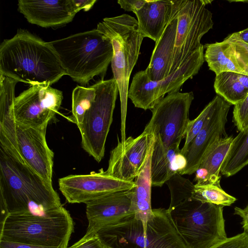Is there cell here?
I'll list each match as a JSON object with an SVG mask.
<instances>
[{"instance_id": "6da1fadb", "label": "cell", "mask_w": 248, "mask_h": 248, "mask_svg": "<svg viewBox=\"0 0 248 248\" xmlns=\"http://www.w3.org/2000/svg\"><path fill=\"white\" fill-rule=\"evenodd\" d=\"M0 226L10 214L62 206L58 194L24 161L18 151L0 143Z\"/></svg>"}, {"instance_id": "7a4b0ae2", "label": "cell", "mask_w": 248, "mask_h": 248, "mask_svg": "<svg viewBox=\"0 0 248 248\" xmlns=\"http://www.w3.org/2000/svg\"><path fill=\"white\" fill-rule=\"evenodd\" d=\"M0 75L31 86H49L66 73L50 42L19 29L0 44Z\"/></svg>"}, {"instance_id": "3957f363", "label": "cell", "mask_w": 248, "mask_h": 248, "mask_svg": "<svg viewBox=\"0 0 248 248\" xmlns=\"http://www.w3.org/2000/svg\"><path fill=\"white\" fill-rule=\"evenodd\" d=\"M66 73L85 86L95 76L104 80L113 55L110 40L97 29L50 42Z\"/></svg>"}, {"instance_id": "277c9868", "label": "cell", "mask_w": 248, "mask_h": 248, "mask_svg": "<svg viewBox=\"0 0 248 248\" xmlns=\"http://www.w3.org/2000/svg\"><path fill=\"white\" fill-rule=\"evenodd\" d=\"M146 223L134 216L106 226L96 232L110 248H187L168 209H153Z\"/></svg>"}, {"instance_id": "5b68a950", "label": "cell", "mask_w": 248, "mask_h": 248, "mask_svg": "<svg viewBox=\"0 0 248 248\" xmlns=\"http://www.w3.org/2000/svg\"><path fill=\"white\" fill-rule=\"evenodd\" d=\"M74 224L62 206L44 211L10 214L0 228V240L57 248H67Z\"/></svg>"}, {"instance_id": "8992f818", "label": "cell", "mask_w": 248, "mask_h": 248, "mask_svg": "<svg viewBox=\"0 0 248 248\" xmlns=\"http://www.w3.org/2000/svg\"><path fill=\"white\" fill-rule=\"evenodd\" d=\"M111 41L113 55L111 62L113 76L118 84L121 102V141L126 140L125 122L129 78L138 59L144 37L137 19L128 14L106 17L96 28Z\"/></svg>"}, {"instance_id": "52a82bcc", "label": "cell", "mask_w": 248, "mask_h": 248, "mask_svg": "<svg viewBox=\"0 0 248 248\" xmlns=\"http://www.w3.org/2000/svg\"><path fill=\"white\" fill-rule=\"evenodd\" d=\"M223 207L190 198L168 210L187 248H210L227 237Z\"/></svg>"}, {"instance_id": "ba28073f", "label": "cell", "mask_w": 248, "mask_h": 248, "mask_svg": "<svg viewBox=\"0 0 248 248\" xmlns=\"http://www.w3.org/2000/svg\"><path fill=\"white\" fill-rule=\"evenodd\" d=\"M93 85L96 91L94 100L78 127L81 134L82 148L100 162L105 155L119 89L114 78L100 80Z\"/></svg>"}, {"instance_id": "9c48e42d", "label": "cell", "mask_w": 248, "mask_h": 248, "mask_svg": "<svg viewBox=\"0 0 248 248\" xmlns=\"http://www.w3.org/2000/svg\"><path fill=\"white\" fill-rule=\"evenodd\" d=\"M204 49L203 46L162 80H151L145 70L136 73L128 89V98L135 107L151 110L166 94L179 92L185 81L198 73L204 61Z\"/></svg>"}, {"instance_id": "30bf717a", "label": "cell", "mask_w": 248, "mask_h": 248, "mask_svg": "<svg viewBox=\"0 0 248 248\" xmlns=\"http://www.w3.org/2000/svg\"><path fill=\"white\" fill-rule=\"evenodd\" d=\"M212 1L184 0L177 14L176 38L169 76L203 46L201 40L214 25L212 14L206 8Z\"/></svg>"}, {"instance_id": "8fae6325", "label": "cell", "mask_w": 248, "mask_h": 248, "mask_svg": "<svg viewBox=\"0 0 248 248\" xmlns=\"http://www.w3.org/2000/svg\"><path fill=\"white\" fill-rule=\"evenodd\" d=\"M193 99L192 92L168 94L151 110V118L144 131L152 134L166 149L180 145L190 121Z\"/></svg>"}, {"instance_id": "7c38bea8", "label": "cell", "mask_w": 248, "mask_h": 248, "mask_svg": "<svg viewBox=\"0 0 248 248\" xmlns=\"http://www.w3.org/2000/svg\"><path fill=\"white\" fill-rule=\"evenodd\" d=\"M62 99V92L50 86H31L15 97L9 115L22 125L36 128L47 126L58 112Z\"/></svg>"}, {"instance_id": "4fadbf2b", "label": "cell", "mask_w": 248, "mask_h": 248, "mask_svg": "<svg viewBox=\"0 0 248 248\" xmlns=\"http://www.w3.org/2000/svg\"><path fill=\"white\" fill-rule=\"evenodd\" d=\"M14 137L7 138L25 163L48 185H52L54 153L46 140L47 126L36 128L14 120Z\"/></svg>"}, {"instance_id": "5bb4252c", "label": "cell", "mask_w": 248, "mask_h": 248, "mask_svg": "<svg viewBox=\"0 0 248 248\" xmlns=\"http://www.w3.org/2000/svg\"><path fill=\"white\" fill-rule=\"evenodd\" d=\"M59 189L71 203H86L107 194L132 189L134 181H124L106 174L103 170L89 174L70 175L59 180Z\"/></svg>"}, {"instance_id": "9a60e30c", "label": "cell", "mask_w": 248, "mask_h": 248, "mask_svg": "<svg viewBox=\"0 0 248 248\" xmlns=\"http://www.w3.org/2000/svg\"><path fill=\"white\" fill-rule=\"evenodd\" d=\"M153 141V135L145 131L136 138L128 137L124 143L118 138L117 144L110 152L108 167L104 172L123 181H134Z\"/></svg>"}, {"instance_id": "2e32d148", "label": "cell", "mask_w": 248, "mask_h": 248, "mask_svg": "<svg viewBox=\"0 0 248 248\" xmlns=\"http://www.w3.org/2000/svg\"><path fill=\"white\" fill-rule=\"evenodd\" d=\"M132 189L109 193L86 203L88 225L85 235L96 233L106 226L134 216L131 209Z\"/></svg>"}, {"instance_id": "e0dca14e", "label": "cell", "mask_w": 248, "mask_h": 248, "mask_svg": "<svg viewBox=\"0 0 248 248\" xmlns=\"http://www.w3.org/2000/svg\"><path fill=\"white\" fill-rule=\"evenodd\" d=\"M231 105L221 97L209 120L189 145L184 155L186 165L180 174L195 173L208 149L217 140L228 136L225 126Z\"/></svg>"}, {"instance_id": "ac0fdd59", "label": "cell", "mask_w": 248, "mask_h": 248, "mask_svg": "<svg viewBox=\"0 0 248 248\" xmlns=\"http://www.w3.org/2000/svg\"><path fill=\"white\" fill-rule=\"evenodd\" d=\"M17 6L18 11L29 23L43 28L65 26L77 13L71 0H19Z\"/></svg>"}, {"instance_id": "d6986e66", "label": "cell", "mask_w": 248, "mask_h": 248, "mask_svg": "<svg viewBox=\"0 0 248 248\" xmlns=\"http://www.w3.org/2000/svg\"><path fill=\"white\" fill-rule=\"evenodd\" d=\"M184 0H146L135 15L144 37L156 42L170 21L177 14Z\"/></svg>"}, {"instance_id": "ffe728a7", "label": "cell", "mask_w": 248, "mask_h": 248, "mask_svg": "<svg viewBox=\"0 0 248 248\" xmlns=\"http://www.w3.org/2000/svg\"><path fill=\"white\" fill-rule=\"evenodd\" d=\"M151 155V175L152 186H162L186 166V160L181 153L179 145L166 149L154 136Z\"/></svg>"}, {"instance_id": "44dd1931", "label": "cell", "mask_w": 248, "mask_h": 248, "mask_svg": "<svg viewBox=\"0 0 248 248\" xmlns=\"http://www.w3.org/2000/svg\"><path fill=\"white\" fill-rule=\"evenodd\" d=\"M177 22V14L167 25L159 39L155 42L150 61L145 69L149 78L153 81H159L169 76L172 62Z\"/></svg>"}, {"instance_id": "7402d4cb", "label": "cell", "mask_w": 248, "mask_h": 248, "mask_svg": "<svg viewBox=\"0 0 248 248\" xmlns=\"http://www.w3.org/2000/svg\"><path fill=\"white\" fill-rule=\"evenodd\" d=\"M154 141L151 145L145 161L135 178V186L132 189L131 211L135 219L146 223L152 218L154 213L151 207L152 181L151 155Z\"/></svg>"}, {"instance_id": "603a6c76", "label": "cell", "mask_w": 248, "mask_h": 248, "mask_svg": "<svg viewBox=\"0 0 248 248\" xmlns=\"http://www.w3.org/2000/svg\"><path fill=\"white\" fill-rule=\"evenodd\" d=\"M233 138H223L207 151L195 172L196 184L220 185V169Z\"/></svg>"}, {"instance_id": "cb8c5ba5", "label": "cell", "mask_w": 248, "mask_h": 248, "mask_svg": "<svg viewBox=\"0 0 248 248\" xmlns=\"http://www.w3.org/2000/svg\"><path fill=\"white\" fill-rule=\"evenodd\" d=\"M204 54L209 68L216 75L224 72H233L244 74L233 58L231 43L227 39L220 42L207 44Z\"/></svg>"}, {"instance_id": "d4e9b609", "label": "cell", "mask_w": 248, "mask_h": 248, "mask_svg": "<svg viewBox=\"0 0 248 248\" xmlns=\"http://www.w3.org/2000/svg\"><path fill=\"white\" fill-rule=\"evenodd\" d=\"M248 165V127L233 138L222 164L220 172L226 177H230Z\"/></svg>"}, {"instance_id": "484cf974", "label": "cell", "mask_w": 248, "mask_h": 248, "mask_svg": "<svg viewBox=\"0 0 248 248\" xmlns=\"http://www.w3.org/2000/svg\"><path fill=\"white\" fill-rule=\"evenodd\" d=\"M237 73L224 72L216 75L214 87L217 94L234 106L248 95V90L240 82Z\"/></svg>"}, {"instance_id": "4316f807", "label": "cell", "mask_w": 248, "mask_h": 248, "mask_svg": "<svg viewBox=\"0 0 248 248\" xmlns=\"http://www.w3.org/2000/svg\"><path fill=\"white\" fill-rule=\"evenodd\" d=\"M191 198L223 207L230 206L236 201L235 197L223 190L220 185L213 184H195Z\"/></svg>"}, {"instance_id": "83f0119b", "label": "cell", "mask_w": 248, "mask_h": 248, "mask_svg": "<svg viewBox=\"0 0 248 248\" xmlns=\"http://www.w3.org/2000/svg\"><path fill=\"white\" fill-rule=\"evenodd\" d=\"M96 91L93 85L88 87L78 86L73 90L72 97V115L68 119L77 126L83 121L85 113L94 100Z\"/></svg>"}, {"instance_id": "f1b7e54d", "label": "cell", "mask_w": 248, "mask_h": 248, "mask_svg": "<svg viewBox=\"0 0 248 248\" xmlns=\"http://www.w3.org/2000/svg\"><path fill=\"white\" fill-rule=\"evenodd\" d=\"M221 96L216 95L194 120H190L185 135V142L181 153L185 155L186 150L197 135L210 119L220 100Z\"/></svg>"}, {"instance_id": "f546056e", "label": "cell", "mask_w": 248, "mask_h": 248, "mask_svg": "<svg viewBox=\"0 0 248 248\" xmlns=\"http://www.w3.org/2000/svg\"><path fill=\"white\" fill-rule=\"evenodd\" d=\"M166 183L170 193V203L169 208L175 206L184 200L191 198L194 185L179 173L174 174Z\"/></svg>"}, {"instance_id": "4dcf8cb0", "label": "cell", "mask_w": 248, "mask_h": 248, "mask_svg": "<svg viewBox=\"0 0 248 248\" xmlns=\"http://www.w3.org/2000/svg\"><path fill=\"white\" fill-rule=\"evenodd\" d=\"M225 39L231 43L232 55L237 65L244 74L248 75V44L233 33Z\"/></svg>"}, {"instance_id": "1f68e13d", "label": "cell", "mask_w": 248, "mask_h": 248, "mask_svg": "<svg viewBox=\"0 0 248 248\" xmlns=\"http://www.w3.org/2000/svg\"><path fill=\"white\" fill-rule=\"evenodd\" d=\"M233 119L239 132L248 127V95L243 101L234 105Z\"/></svg>"}, {"instance_id": "d6a6232c", "label": "cell", "mask_w": 248, "mask_h": 248, "mask_svg": "<svg viewBox=\"0 0 248 248\" xmlns=\"http://www.w3.org/2000/svg\"><path fill=\"white\" fill-rule=\"evenodd\" d=\"M210 248H248V232H243L225 239Z\"/></svg>"}, {"instance_id": "836d02e7", "label": "cell", "mask_w": 248, "mask_h": 248, "mask_svg": "<svg viewBox=\"0 0 248 248\" xmlns=\"http://www.w3.org/2000/svg\"><path fill=\"white\" fill-rule=\"evenodd\" d=\"M68 248H110L96 233L84 235L80 239Z\"/></svg>"}, {"instance_id": "e575fe53", "label": "cell", "mask_w": 248, "mask_h": 248, "mask_svg": "<svg viewBox=\"0 0 248 248\" xmlns=\"http://www.w3.org/2000/svg\"><path fill=\"white\" fill-rule=\"evenodd\" d=\"M146 1V0H119L117 2L125 11L136 14L143 6Z\"/></svg>"}, {"instance_id": "d590c367", "label": "cell", "mask_w": 248, "mask_h": 248, "mask_svg": "<svg viewBox=\"0 0 248 248\" xmlns=\"http://www.w3.org/2000/svg\"><path fill=\"white\" fill-rule=\"evenodd\" d=\"M0 248H57L0 240Z\"/></svg>"}, {"instance_id": "8d00e7d4", "label": "cell", "mask_w": 248, "mask_h": 248, "mask_svg": "<svg viewBox=\"0 0 248 248\" xmlns=\"http://www.w3.org/2000/svg\"><path fill=\"white\" fill-rule=\"evenodd\" d=\"M71 1L77 13L82 9L84 11L90 10L96 2V0H71Z\"/></svg>"}, {"instance_id": "74e56055", "label": "cell", "mask_w": 248, "mask_h": 248, "mask_svg": "<svg viewBox=\"0 0 248 248\" xmlns=\"http://www.w3.org/2000/svg\"><path fill=\"white\" fill-rule=\"evenodd\" d=\"M234 214L239 216L242 218V228L244 232H248V205L244 208L235 207Z\"/></svg>"}, {"instance_id": "f35d334b", "label": "cell", "mask_w": 248, "mask_h": 248, "mask_svg": "<svg viewBox=\"0 0 248 248\" xmlns=\"http://www.w3.org/2000/svg\"><path fill=\"white\" fill-rule=\"evenodd\" d=\"M233 34L241 41L248 44V28Z\"/></svg>"}, {"instance_id": "ab89813d", "label": "cell", "mask_w": 248, "mask_h": 248, "mask_svg": "<svg viewBox=\"0 0 248 248\" xmlns=\"http://www.w3.org/2000/svg\"><path fill=\"white\" fill-rule=\"evenodd\" d=\"M237 77L242 85L248 90V75L237 73Z\"/></svg>"}]
</instances>
